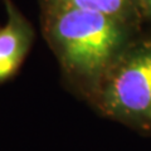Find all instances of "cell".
Instances as JSON below:
<instances>
[{
	"label": "cell",
	"instance_id": "cell-1",
	"mask_svg": "<svg viewBox=\"0 0 151 151\" xmlns=\"http://www.w3.org/2000/svg\"><path fill=\"white\" fill-rule=\"evenodd\" d=\"M42 6L44 34L62 65L73 77L97 88L127 49L134 24L97 12Z\"/></svg>",
	"mask_w": 151,
	"mask_h": 151
},
{
	"label": "cell",
	"instance_id": "cell-2",
	"mask_svg": "<svg viewBox=\"0 0 151 151\" xmlns=\"http://www.w3.org/2000/svg\"><path fill=\"white\" fill-rule=\"evenodd\" d=\"M97 88L100 106L108 115L151 122V40L127 47Z\"/></svg>",
	"mask_w": 151,
	"mask_h": 151
},
{
	"label": "cell",
	"instance_id": "cell-3",
	"mask_svg": "<svg viewBox=\"0 0 151 151\" xmlns=\"http://www.w3.org/2000/svg\"><path fill=\"white\" fill-rule=\"evenodd\" d=\"M6 22L0 27V84L17 74L34 42V29L12 0H3Z\"/></svg>",
	"mask_w": 151,
	"mask_h": 151
},
{
	"label": "cell",
	"instance_id": "cell-4",
	"mask_svg": "<svg viewBox=\"0 0 151 151\" xmlns=\"http://www.w3.org/2000/svg\"><path fill=\"white\" fill-rule=\"evenodd\" d=\"M42 5H60L102 13L134 24L139 18L137 0H40Z\"/></svg>",
	"mask_w": 151,
	"mask_h": 151
},
{
	"label": "cell",
	"instance_id": "cell-5",
	"mask_svg": "<svg viewBox=\"0 0 151 151\" xmlns=\"http://www.w3.org/2000/svg\"><path fill=\"white\" fill-rule=\"evenodd\" d=\"M140 10L142 12L147 18L151 19V0H137Z\"/></svg>",
	"mask_w": 151,
	"mask_h": 151
}]
</instances>
